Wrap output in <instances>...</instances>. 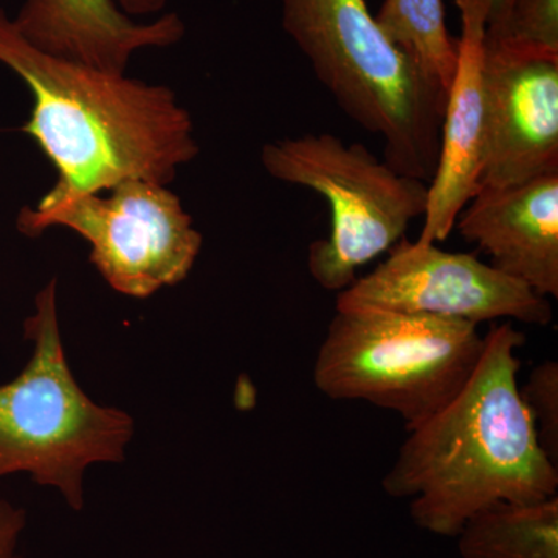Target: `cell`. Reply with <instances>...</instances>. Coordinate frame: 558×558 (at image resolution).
<instances>
[{"label": "cell", "mask_w": 558, "mask_h": 558, "mask_svg": "<svg viewBox=\"0 0 558 558\" xmlns=\"http://www.w3.org/2000/svg\"><path fill=\"white\" fill-rule=\"evenodd\" d=\"M524 343L512 323L494 325L457 398L407 432L381 488L409 499L411 520L422 531L454 538L470 517L490 506L558 497V465L539 446L520 395L517 352Z\"/></svg>", "instance_id": "1"}, {"label": "cell", "mask_w": 558, "mask_h": 558, "mask_svg": "<svg viewBox=\"0 0 558 558\" xmlns=\"http://www.w3.org/2000/svg\"><path fill=\"white\" fill-rule=\"evenodd\" d=\"M0 62L32 90L22 131L58 171L49 199L102 193L131 179L167 186L199 153L189 112L168 87L51 57L2 9Z\"/></svg>", "instance_id": "2"}, {"label": "cell", "mask_w": 558, "mask_h": 558, "mask_svg": "<svg viewBox=\"0 0 558 558\" xmlns=\"http://www.w3.org/2000/svg\"><path fill=\"white\" fill-rule=\"evenodd\" d=\"M282 27L344 113L385 143L399 174L429 182L447 92L381 31L365 0H281Z\"/></svg>", "instance_id": "3"}, {"label": "cell", "mask_w": 558, "mask_h": 558, "mask_svg": "<svg viewBox=\"0 0 558 558\" xmlns=\"http://www.w3.org/2000/svg\"><path fill=\"white\" fill-rule=\"evenodd\" d=\"M24 329L32 357L16 379L0 385V478L28 473L81 512L84 473L123 461L134 421L123 410L98 405L73 377L58 323L57 279L36 296Z\"/></svg>", "instance_id": "4"}, {"label": "cell", "mask_w": 558, "mask_h": 558, "mask_svg": "<svg viewBox=\"0 0 558 558\" xmlns=\"http://www.w3.org/2000/svg\"><path fill=\"white\" fill-rule=\"evenodd\" d=\"M483 349L478 326L462 319L337 311L315 355L314 385L326 398L391 411L411 432L457 398Z\"/></svg>", "instance_id": "5"}, {"label": "cell", "mask_w": 558, "mask_h": 558, "mask_svg": "<svg viewBox=\"0 0 558 558\" xmlns=\"http://www.w3.org/2000/svg\"><path fill=\"white\" fill-rule=\"evenodd\" d=\"M260 161L271 178L315 191L330 205L329 238L312 242L307 267L319 288L332 292H343L360 267L403 240L427 208V182L333 134L267 143Z\"/></svg>", "instance_id": "6"}, {"label": "cell", "mask_w": 558, "mask_h": 558, "mask_svg": "<svg viewBox=\"0 0 558 558\" xmlns=\"http://www.w3.org/2000/svg\"><path fill=\"white\" fill-rule=\"evenodd\" d=\"M51 227H68L89 242L90 263L110 288L132 299L179 284L202 247V234L179 197L167 186L137 179L124 180L108 194L44 196L17 218L25 236Z\"/></svg>", "instance_id": "7"}, {"label": "cell", "mask_w": 558, "mask_h": 558, "mask_svg": "<svg viewBox=\"0 0 558 558\" xmlns=\"http://www.w3.org/2000/svg\"><path fill=\"white\" fill-rule=\"evenodd\" d=\"M388 258L339 293L337 311L377 310L484 322L548 326L549 300L470 253L400 240Z\"/></svg>", "instance_id": "8"}, {"label": "cell", "mask_w": 558, "mask_h": 558, "mask_svg": "<svg viewBox=\"0 0 558 558\" xmlns=\"http://www.w3.org/2000/svg\"><path fill=\"white\" fill-rule=\"evenodd\" d=\"M484 159L480 186L558 172V54L484 39Z\"/></svg>", "instance_id": "9"}, {"label": "cell", "mask_w": 558, "mask_h": 558, "mask_svg": "<svg viewBox=\"0 0 558 558\" xmlns=\"http://www.w3.org/2000/svg\"><path fill=\"white\" fill-rule=\"evenodd\" d=\"M461 14L458 60L447 94L440 149L428 182L427 208L418 244L450 236L462 208L480 190L484 159V39L490 2L454 0Z\"/></svg>", "instance_id": "10"}, {"label": "cell", "mask_w": 558, "mask_h": 558, "mask_svg": "<svg viewBox=\"0 0 558 558\" xmlns=\"http://www.w3.org/2000/svg\"><path fill=\"white\" fill-rule=\"evenodd\" d=\"M167 0H25L17 31L36 49L109 73L124 75L132 54L182 39L185 25L175 13L153 24L131 16L163 9Z\"/></svg>", "instance_id": "11"}, {"label": "cell", "mask_w": 558, "mask_h": 558, "mask_svg": "<svg viewBox=\"0 0 558 558\" xmlns=\"http://www.w3.org/2000/svg\"><path fill=\"white\" fill-rule=\"evenodd\" d=\"M454 227L492 267L545 299H558V172L480 186Z\"/></svg>", "instance_id": "12"}, {"label": "cell", "mask_w": 558, "mask_h": 558, "mask_svg": "<svg viewBox=\"0 0 558 558\" xmlns=\"http://www.w3.org/2000/svg\"><path fill=\"white\" fill-rule=\"evenodd\" d=\"M454 538L461 558H558V497L490 506Z\"/></svg>", "instance_id": "13"}, {"label": "cell", "mask_w": 558, "mask_h": 558, "mask_svg": "<svg viewBox=\"0 0 558 558\" xmlns=\"http://www.w3.org/2000/svg\"><path fill=\"white\" fill-rule=\"evenodd\" d=\"M376 21L381 31L429 80L449 94L458 60L442 0H385Z\"/></svg>", "instance_id": "14"}, {"label": "cell", "mask_w": 558, "mask_h": 558, "mask_svg": "<svg viewBox=\"0 0 558 558\" xmlns=\"http://www.w3.org/2000/svg\"><path fill=\"white\" fill-rule=\"evenodd\" d=\"M486 40L509 49L558 54V0H510L505 16L487 25Z\"/></svg>", "instance_id": "15"}, {"label": "cell", "mask_w": 558, "mask_h": 558, "mask_svg": "<svg viewBox=\"0 0 558 558\" xmlns=\"http://www.w3.org/2000/svg\"><path fill=\"white\" fill-rule=\"evenodd\" d=\"M521 399L534 418L539 446L558 465V363L545 360L529 374L520 387Z\"/></svg>", "instance_id": "16"}, {"label": "cell", "mask_w": 558, "mask_h": 558, "mask_svg": "<svg viewBox=\"0 0 558 558\" xmlns=\"http://www.w3.org/2000/svg\"><path fill=\"white\" fill-rule=\"evenodd\" d=\"M27 526V512L0 499V558H22L20 542Z\"/></svg>", "instance_id": "17"}, {"label": "cell", "mask_w": 558, "mask_h": 558, "mask_svg": "<svg viewBox=\"0 0 558 558\" xmlns=\"http://www.w3.org/2000/svg\"><path fill=\"white\" fill-rule=\"evenodd\" d=\"M490 2V11H488V24H494L505 16L506 11L509 9L510 0H488Z\"/></svg>", "instance_id": "18"}]
</instances>
